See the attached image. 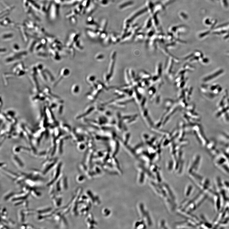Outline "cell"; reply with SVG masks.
<instances>
[{
    "label": "cell",
    "instance_id": "obj_1",
    "mask_svg": "<svg viewBox=\"0 0 229 229\" xmlns=\"http://www.w3.org/2000/svg\"><path fill=\"white\" fill-rule=\"evenodd\" d=\"M61 167V165L58 164L55 169L54 171L52 172L51 179L50 180V181L48 183L47 186H50L53 185L54 184L60 177V176Z\"/></svg>",
    "mask_w": 229,
    "mask_h": 229
},
{
    "label": "cell",
    "instance_id": "obj_2",
    "mask_svg": "<svg viewBox=\"0 0 229 229\" xmlns=\"http://www.w3.org/2000/svg\"><path fill=\"white\" fill-rule=\"evenodd\" d=\"M117 52L115 51H113L111 55V60L109 65L108 73L112 77L113 74L114 68L116 61Z\"/></svg>",
    "mask_w": 229,
    "mask_h": 229
},
{
    "label": "cell",
    "instance_id": "obj_3",
    "mask_svg": "<svg viewBox=\"0 0 229 229\" xmlns=\"http://www.w3.org/2000/svg\"><path fill=\"white\" fill-rule=\"evenodd\" d=\"M70 71L67 68H64L60 71V74L59 75V78L58 80L55 84V86L62 79L65 77H66L69 76L70 74Z\"/></svg>",
    "mask_w": 229,
    "mask_h": 229
},
{
    "label": "cell",
    "instance_id": "obj_4",
    "mask_svg": "<svg viewBox=\"0 0 229 229\" xmlns=\"http://www.w3.org/2000/svg\"><path fill=\"white\" fill-rule=\"evenodd\" d=\"M26 216L24 209L18 210V218L19 222L20 223H23L25 220Z\"/></svg>",
    "mask_w": 229,
    "mask_h": 229
},
{
    "label": "cell",
    "instance_id": "obj_5",
    "mask_svg": "<svg viewBox=\"0 0 229 229\" xmlns=\"http://www.w3.org/2000/svg\"><path fill=\"white\" fill-rule=\"evenodd\" d=\"M52 203L54 206L56 207H59L62 203V198L60 197L59 194H56L55 196L52 199Z\"/></svg>",
    "mask_w": 229,
    "mask_h": 229
},
{
    "label": "cell",
    "instance_id": "obj_6",
    "mask_svg": "<svg viewBox=\"0 0 229 229\" xmlns=\"http://www.w3.org/2000/svg\"><path fill=\"white\" fill-rule=\"evenodd\" d=\"M3 172L7 176L10 178L11 179L14 181L18 177L19 175L18 174L14 173V172L5 169H3Z\"/></svg>",
    "mask_w": 229,
    "mask_h": 229
},
{
    "label": "cell",
    "instance_id": "obj_7",
    "mask_svg": "<svg viewBox=\"0 0 229 229\" xmlns=\"http://www.w3.org/2000/svg\"><path fill=\"white\" fill-rule=\"evenodd\" d=\"M15 193L13 192H9L6 194L5 196H4V199L5 201H7L10 199H12L14 196Z\"/></svg>",
    "mask_w": 229,
    "mask_h": 229
},
{
    "label": "cell",
    "instance_id": "obj_8",
    "mask_svg": "<svg viewBox=\"0 0 229 229\" xmlns=\"http://www.w3.org/2000/svg\"><path fill=\"white\" fill-rule=\"evenodd\" d=\"M112 77L108 73H106L104 74V80L105 84L106 85H108L110 84V82Z\"/></svg>",
    "mask_w": 229,
    "mask_h": 229
},
{
    "label": "cell",
    "instance_id": "obj_9",
    "mask_svg": "<svg viewBox=\"0 0 229 229\" xmlns=\"http://www.w3.org/2000/svg\"><path fill=\"white\" fill-rule=\"evenodd\" d=\"M96 79V77L93 74L89 75L87 78V81L90 84H91L94 83Z\"/></svg>",
    "mask_w": 229,
    "mask_h": 229
},
{
    "label": "cell",
    "instance_id": "obj_10",
    "mask_svg": "<svg viewBox=\"0 0 229 229\" xmlns=\"http://www.w3.org/2000/svg\"><path fill=\"white\" fill-rule=\"evenodd\" d=\"M80 87L79 85L77 84L74 85L72 88V92L76 94L79 92Z\"/></svg>",
    "mask_w": 229,
    "mask_h": 229
},
{
    "label": "cell",
    "instance_id": "obj_11",
    "mask_svg": "<svg viewBox=\"0 0 229 229\" xmlns=\"http://www.w3.org/2000/svg\"><path fill=\"white\" fill-rule=\"evenodd\" d=\"M125 81L127 84H130V83L131 78L129 71L127 69L125 70Z\"/></svg>",
    "mask_w": 229,
    "mask_h": 229
},
{
    "label": "cell",
    "instance_id": "obj_12",
    "mask_svg": "<svg viewBox=\"0 0 229 229\" xmlns=\"http://www.w3.org/2000/svg\"><path fill=\"white\" fill-rule=\"evenodd\" d=\"M13 35L12 33H5L2 36V39L4 40L10 39L13 38Z\"/></svg>",
    "mask_w": 229,
    "mask_h": 229
},
{
    "label": "cell",
    "instance_id": "obj_13",
    "mask_svg": "<svg viewBox=\"0 0 229 229\" xmlns=\"http://www.w3.org/2000/svg\"><path fill=\"white\" fill-rule=\"evenodd\" d=\"M74 47L75 49L79 51H81L84 50L83 48L79 42H77L74 43Z\"/></svg>",
    "mask_w": 229,
    "mask_h": 229
},
{
    "label": "cell",
    "instance_id": "obj_14",
    "mask_svg": "<svg viewBox=\"0 0 229 229\" xmlns=\"http://www.w3.org/2000/svg\"><path fill=\"white\" fill-rule=\"evenodd\" d=\"M95 58L97 61H102L104 58V55L102 53H98L96 55Z\"/></svg>",
    "mask_w": 229,
    "mask_h": 229
},
{
    "label": "cell",
    "instance_id": "obj_15",
    "mask_svg": "<svg viewBox=\"0 0 229 229\" xmlns=\"http://www.w3.org/2000/svg\"><path fill=\"white\" fill-rule=\"evenodd\" d=\"M13 51L18 52L20 50V47L17 44H15L13 45Z\"/></svg>",
    "mask_w": 229,
    "mask_h": 229
},
{
    "label": "cell",
    "instance_id": "obj_16",
    "mask_svg": "<svg viewBox=\"0 0 229 229\" xmlns=\"http://www.w3.org/2000/svg\"><path fill=\"white\" fill-rule=\"evenodd\" d=\"M37 55L38 56H40L42 57H47L48 55L45 53H43V52H40L38 54H37Z\"/></svg>",
    "mask_w": 229,
    "mask_h": 229
},
{
    "label": "cell",
    "instance_id": "obj_17",
    "mask_svg": "<svg viewBox=\"0 0 229 229\" xmlns=\"http://www.w3.org/2000/svg\"><path fill=\"white\" fill-rule=\"evenodd\" d=\"M7 51L6 49V48H1V53H5V52H6Z\"/></svg>",
    "mask_w": 229,
    "mask_h": 229
}]
</instances>
